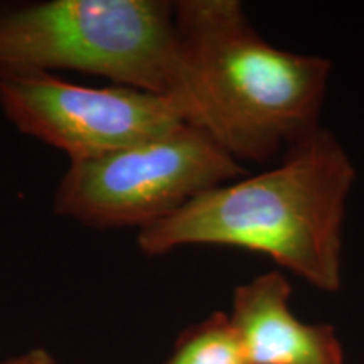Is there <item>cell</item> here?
I'll return each instance as SVG.
<instances>
[{
	"label": "cell",
	"instance_id": "obj_7",
	"mask_svg": "<svg viewBox=\"0 0 364 364\" xmlns=\"http://www.w3.org/2000/svg\"><path fill=\"white\" fill-rule=\"evenodd\" d=\"M164 364H250L230 316L215 312L177 339Z\"/></svg>",
	"mask_w": 364,
	"mask_h": 364
},
{
	"label": "cell",
	"instance_id": "obj_2",
	"mask_svg": "<svg viewBox=\"0 0 364 364\" xmlns=\"http://www.w3.org/2000/svg\"><path fill=\"white\" fill-rule=\"evenodd\" d=\"M196 129L236 161L267 162L316 132L331 61L267 43L236 0H179Z\"/></svg>",
	"mask_w": 364,
	"mask_h": 364
},
{
	"label": "cell",
	"instance_id": "obj_1",
	"mask_svg": "<svg viewBox=\"0 0 364 364\" xmlns=\"http://www.w3.org/2000/svg\"><path fill=\"white\" fill-rule=\"evenodd\" d=\"M353 162L317 129L287 149L275 169L218 186L136 233L149 257L188 245L262 253L322 292L343 284V225Z\"/></svg>",
	"mask_w": 364,
	"mask_h": 364
},
{
	"label": "cell",
	"instance_id": "obj_8",
	"mask_svg": "<svg viewBox=\"0 0 364 364\" xmlns=\"http://www.w3.org/2000/svg\"><path fill=\"white\" fill-rule=\"evenodd\" d=\"M0 364H59L51 353L43 348H33L29 351L7 358Z\"/></svg>",
	"mask_w": 364,
	"mask_h": 364
},
{
	"label": "cell",
	"instance_id": "obj_3",
	"mask_svg": "<svg viewBox=\"0 0 364 364\" xmlns=\"http://www.w3.org/2000/svg\"><path fill=\"white\" fill-rule=\"evenodd\" d=\"M80 71L171 98L189 125V71L166 0H38L0 7V73Z\"/></svg>",
	"mask_w": 364,
	"mask_h": 364
},
{
	"label": "cell",
	"instance_id": "obj_5",
	"mask_svg": "<svg viewBox=\"0 0 364 364\" xmlns=\"http://www.w3.org/2000/svg\"><path fill=\"white\" fill-rule=\"evenodd\" d=\"M0 110L70 162L108 156L188 124L171 98L122 85L91 88L51 73H0Z\"/></svg>",
	"mask_w": 364,
	"mask_h": 364
},
{
	"label": "cell",
	"instance_id": "obj_6",
	"mask_svg": "<svg viewBox=\"0 0 364 364\" xmlns=\"http://www.w3.org/2000/svg\"><path fill=\"white\" fill-rule=\"evenodd\" d=\"M290 294L280 272L236 287L228 316L250 364H344L334 327L300 321L290 311Z\"/></svg>",
	"mask_w": 364,
	"mask_h": 364
},
{
	"label": "cell",
	"instance_id": "obj_4",
	"mask_svg": "<svg viewBox=\"0 0 364 364\" xmlns=\"http://www.w3.org/2000/svg\"><path fill=\"white\" fill-rule=\"evenodd\" d=\"M245 174L206 132L186 124L108 156L70 162L54 191L53 209L90 228L140 231Z\"/></svg>",
	"mask_w": 364,
	"mask_h": 364
}]
</instances>
